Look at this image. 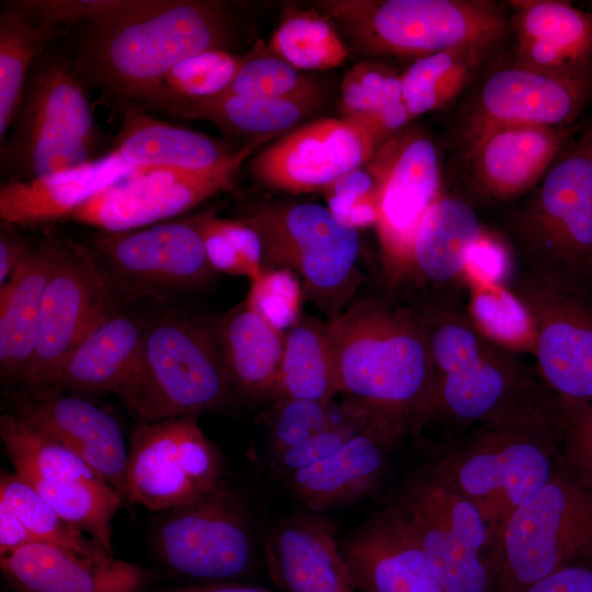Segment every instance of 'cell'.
Segmentation results:
<instances>
[{
    "mask_svg": "<svg viewBox=\"0 0 592 592\" xmlns=\"http://www.w3.org/2000/svg\"><path fill=\"white\" fill-rule=\"evenodd\" d=\"M236 20L214 0H140L118 15L86 23L73 68L115 110L135 104L182 60L226 49Z\"/></svg>",
    "mask_w": 592,
    "mask_h": 592,
    "instance_id": "cell-1",
    "label": "cell"
},
{
    "mask_svg": "<svg viewBox=\"0 0 592 592\" xmlns=\"http://www.w3.org/2000/svg\"><path fill=\"white\" fill-rule=\"evenodd\" d=\"M327 328L342 394L405 433L431 418L433 362L410 306L360 299Z\"/></svg>",
    "mask_w": 592,
    "mask_h": 592,
    "instance_id": "cell-2",
    "label": "cell"
},
{
    "mask_svg": "<svg viewBox=\"0 0 592 592\" xmlns=\"http://www.w3.org/2000/svg\"><path fill=\"white\" fill-rule=\"evenodd\" d=\"M558 398L549 392L475 433L429 469L480 512L491 545L512 513L560 466Z\"/></svg>",
    "mask_w": 592,
    "mask_h": 592,
    "instance_id": "cell-3",
    "label": "cell"
},
{
    "mask_svg": "<svg viewBox=\"0 0 592 592\" xmlns=\"http://www.w3.org/2000/svg\"><path fill=\"white\" fill-rule=\"evenodd\" d=\"M410 307L433 362L431 418L482 424L550 392L513 351L487 337L457 303L417 300Z\"/></svg>",
    "mask_w": 592,
    "mask_h": 592,
    "instance_id": "cell-4",
    "label": "cell"
},
{
    "mask_svg": "<svg viewBox=\"0 0 592 592\" xmlns=\"http://www.w3.org/2000/svg\"><path fill=\"white\" fill-rule=\"evenodd\" d=\"M516 270L592 297V163L562 151L504 224Z\"/></svg>",
    "mask_w": 592,
    "mask_h": 592,
    "instance_id": "cell-5",
    "label": "cell"
},
{
    "mask_svg": "<svg viewBox=\"0 0 592 592\" xmlns=\"http://www.w3.org/2000/svg\"><path fill=\"white\" fill-rule=\"evenodd\" d=\"M236 397L217 322L169 310L149 319L126 407L139 421L197 418Z\"/></svg>",
    "mask_w": 592,
    "mask_h": 592,
    "instance_id": "cell-6",
    "label": "cell"
},
{
    "mask_svg": "<svg viewBox=\"0 0 592 592\" xmlns=\"http://www.w3.org/2000/svg\"><path fill=\"white\" fill-rule=\"evenodd\" d=\"M322 7L366 53L414 56L491 53L505 37L502 4L490 0H335Z\"/></svg>",
    "mask_w": 592,
    "mask_h": 592,
    "instance_id": "cell-7",
    "label": "cell"
},
{
    "mask_svg": "<svg viewBox=\"0 0 592 592\" xmlns=\"http://www.w3.org/2000/svg\"><path fill=\"white\" fill-rule=\"evenodd\" d=\"M592 554V491L560 463L505 522L488 555L490 592H524Z\"/></svg>",
    "mask_w": 592,
    "mask_h": 592,
    "instance_id": "cell-8",
    "label": "cell"
},
{
    "mask_svg": "<svg viewBox=\"0 0 592 592\" xmlns=\"http://www.w3.org/2000/svg\"><path fill=\"white\" fill-rule=\"evenodd\" d=\"M238 218L258 234L263 265L296 273L304 296L329 319L348 307L361 282L356 229L316 203H261Z\"/></svg>",
    "mask_w": 592,
    "mask_h": 592,
    "instance_id": "cell-9",
    "label": "cell"
},
{
    "mask_svg": "<svg viewBox=\"0 0 592 592\" xmlns=\"http://www.w3.org/2000/svg\"><path fill=\"white\" fill-rule=\"evenodd\" d=\"M84 84L72 61L45 59L29 77L12 124L1 146V163L30 180L77 168L100 157L101 135Z\"/></svg>",
    "mask_w": 592,
    "mask_h": 592,
    "instance_id": "cell-10",
    "label": "cell"
},
{
    "mask_svg": "<svg viewBox=\"0 0 592 592\" xmlns=\"http://www.w3.org/2000/svg\"><path fill=\"white\" fill-rule=\"evenodd\" d=\"M121 307H126L123 298L95 251L64 238L43 295L36 345L22 390L55 387L78 345Z\"/></svg>",
    "mask_w": 592,
    "mask_h": 592,
    "instance_id": "cell-11",
    "label": "cell"
},
{
    "mask_svg": "<svg viewBox=\"0 0 592 592\" xmlns=\"http://www.w3.org/2000/svg\"><path fill=\"white\" fill-rule=\"evenodd\" d=\"M152 546L170 570L204 583L236 581L254 565L247 506L225 478L198 500L163 512Z\"/></svg>",
    "mask_w": 592,
    "mask_h": 592,
    "instance_id": "cell-12",
    "label": "cell"
},
{
    "mask_svg": "<svg viewBox=\"0 0 592 592\" xmlns=\"http://www.w3.org/2000/svg\"><path fill=\"white\" fill-rule=\"evenodd\" d=\"M224 460L195 418L139 421L129 441L127 501L153 513L194 502L224 479Z\"/></svg>",
    "mask_w": 592,
    "mask_h": 592,
    "instance_id": "cell-13",
    "label": "cell"
},
{
    "mask_svg": "<svg viewBox=\"0 0 592 592\" xmlns=\"http://www.w3.org/2000/svg\"><path fill=\"white\" fill-rule=\"evenodd\" d=\"M92 240L125 306L200 288L216 274L191 217L127 231H98Z\"/></svg>",
    "mask_w": 592,
    "mask_h": 592,
    "instance_id": "cell-14",
    "label": "cell"
},
{
    "mask_svg": "<svg viewBox=\"0 0 592 592\" xmlns=\"http://www.w3.org/2000/svg\"><path fill=\"white\" fill-rule=\"evenodd\" d=\"M504 286L528 316L544 385L568 401H592V297L515 270Z\"/></svg>",
    "mask_w": 592,
    "mask_h": 592,
    "instance_id": "cell-15",
    "label": "cell"
},
{
    "mask_svg": "<svg viewBox=\"0 0 592 592\" xmlns=\"http://www.w3.org/2000/svg\"><path fill=\"white\" fill-rule=\"evenodd\" d=\"M366 166L378 187L375 228L383 272L397 288L418 225L441 194L439 153L422 130L405 127L379 145Z\"/></svg>",
    "mask_w": 592,
    "mask_h": 592,
    "instance_id": "cell-16",
    "label": "cell"
},
{
    "mask_svg": "<svg viewBox=\"0 0 592 592\" xmlns=\"http://www.w3.org/2000/svg\"><path fill=\"white\" fill-rule=\"evenodd\" d=\"M398 502L447 592H490L491 536L467 498L429 470Z\"/></svg>",
    "mask_w": 592,
    "mask_h": 592,
    "instance_id": "cell-17",
    "label": "cell"
},
{
    "mask_svg": "<svg viewBox=\"0 0 592 592\" xmlns=\"http://www.w3.org/2000/svg\"><path fill=\"white\" fill-rule=\"evenodd\" d=\"M269 140L246 143L234 160L210 171L141 169L94 194L69 219L106 232L168 221L218 193L234 191L242 163Z\"/></svg>",
    "mask_w": 592,
    "mask_h": 592,
    "instance_id": "cell-18",
    "label": "cell"
},
{
    "mask_svg": "<svg viewBox=\"0 0 592 592\" xmlns=\"http://www.w3.org/2000/svg\"><path fill=\"white\" fill-rule=\"evenodd\" d=\"M378 144L362 125L325 118L286 133L249 163L262 185L292 194L325 192L365 164Z\"/></svg>",
    "mask_w": 592,
    "mask_h": 592,
    "instance_id": "cell-19",
    "label": "cell"
},
{
    "mask_svg": "<svg viewBox=\"0 0 592 592\" xmlns=\"http://www.w3.org/2000/svg\"><path fill=\"white\" fill-rule=\"evenodd\" d=\"M357 592H447L396 502L339 539Z\"/></svg>",
    "mask_w": 592,
    "mask_h": 592,
    "instance_id": "cell-20",
    "label": "cell"
},
{
    "mask_svg": "<svg viewBox=\"0 0 592 592\" xmlns=\"http://www.w3.org/2000/svg\"><path fill=\"white\" fill-rule=\"evenodd\" d=\"M592 98V66L547 72L513 66L485 81L466 130L493 124L570 127Z\"/></svg>",
    "mask_w": 592,
    "mask_h": 592,
    "instance_id": "cell-21",
    "label": "cell"
},
{
    "mask_svg": "<svg viewBox=\"0 0 592 592\" xmlns=\"http://www.w3.org/2000/svg\"><path fill=\"white\" fill-rule=\"evenodd\" d=\"M571 127L493 124L466 130L475 187L502 202L530 193L561 153Z\"/></svg>",
    "mask_w": 592,
    "mask_h": 592,
    "instance_id": "cell-22",
    "label": "cell"
},
{
    "mask_svg": "<svg viewBox=\"0 0 592 592\" xmlns=\"http://www.w3.org/2000/svg\"><path fill=\"white\" fill-rule=\"evenodd\" d=\"M13 412L67 446L127 500L128 448L113 415L56 388L21 390L14 396Z\"/></svg>",
    "mask_w": 592,
    "mask_h": 592,
    "instance_id": "cell-23",
    "label": "cell"
},
{
    "mask_svg": "<svg viewBox=\"0 0 592 592\" xmlns=\"http://www.w3.org/2000/svg\"><path fill=\"white\" fill-rule=\"evenodd\" d=\"M267 572L283 592H357L330 521L296 513L278 522L264 546Z\"/></svg>",
    "mask_w": 592,
    "mask_h": 592,
    "instance_id": "cell-24",
    "label": "cell"
},
{
    "mask_svg": "<svg viewBox=\"0 0 592 592\" xmlns=\"http://www.w3.org/2000/svg\"><path fill=\"white\" fill-rule=\"evenodd\" d=\"M483 234L465 201L441 193L418 225L397 288L414 282L441 291L444 300L457 301L458 291L468 286V252Z\"/></svg>",
    "mask_w": 592,
    "mask_h": 592,
    "instance_id": "cell-25",
    "label": "cell"
},
{
    "mask_svg": "<svg viewBox=\"0 0 592 592\" xmlns=\"http://www.w3.org/2000/svg\"><path fill=\"white\" fill-rule=\"evenodd\" d=\"M0 567L19 592H138L147 581L137 563L90 558L43 542L0 556Z\"/></svg>",
    "mask_w": 592,
    "mask_h": 592,
    "instance_id": "cell-26",
    "label": "cell"
},
{
    "mask_svg": "<svg viewBox=\"0 0 592 592\" xmlns=\"http://www.w3.org/2000/svg\"><path fill=\"white\" fill-rule=\"evenodd\" d=\"M403 434L388 423L375 422L328 458L286 476L288 485L316 512L353 503L377 487L388 452Z\"/></svg>",
    "mask_w": 592,
    "mask_h": 592,
    "instance_id": "cell-27",
    "label": "cell"
},
{
    "mask_svg": "<svg viewBox=\"0 0 592 592\" xmlns=\"http://www.w3.org/2000/svg\"><path fill=\"white\" fill-rule=\"evenodd\" d=\"M141 170L110 151L87 164L0 186V219L19 228H38L70 218L101 190Z\"/></svg>",
    "mask_w": 592,
    "mask_h": 592,
    "instance_id": "cell-28",
    "label": "cell"
},
{
    "mask_svg": "<svg viewBox=\"0 0 592 592\" xmlns=\"http://www.w3.org/2000/svg\"><path fill=\"white\" fill-rule=\"evenodd\" d=\"M515 66L568 72L592 66V12L562 0H514Z\"/></svg>",
    "mask_w": 592,
    "mask_h": 592,
    "instance_id": "cell-29",
    "label": "cell"
},
{
    "mask_svg": "<svg viewBox=\"0 0 592 592\" xmlns=\"http://www.w3.org/2000/svg\"><path fill=\"white\" fill-rule=\"evenodd\" d=\"M149 319L121 307L78 345L55 387L67 392H111L126 405L134 389Z\"/></svg>",
    "mask_w": 592,
    "mask_h": 592,
    "instance_id": "cell-30",
    "label": "cell"
},
{
    "mask_svg": "<svg viewBox=\"0 0 592 592\" xmlns=\"http://www.w3.org/2000/svg\"><path fill=\"white\" fill-rule=\"evenodd\" d=\"M62 237L47 234L0 285V374L20 384L32 361L43 295Z\"/></svg>",
    "mask_w": 592,
    "mask_h": 592,
    "instance_id": "cell-31",
    "label": "cell"
},
{
    "mask_svg": "<svg viewBox=\"0 0 592 592\" xmlns=\"http://www.w3.org/2000/svg\"><path fill=\"white\" fill-rule=\"evenodd\" d=\"M117 112L122 115V125L111 151L140 169L205 172L227 164L241 149H232L223 140L156 119L132 104Z\"/></svg>",
    "mask_w": 592,
    "mask_h": 592,
    "instance_id": "cell-32",
    "label": "cell"
},
{
    "mask_svg": "<svg viewBox=\"0 0 592 592\" xmlns=\"http://www.w3.org/2000/svg\"><path fill=\"white\" fill-rule=\"evenodd\" d=\"M217 333L235 395L269 400L282 361L285 333L269 325L244 299L217 321Z\"/></svg>",
    "mask_w": 592,
    "mask_h": 592,
    "instance_id": "cell-33",
    "label": "cell"
},
{
    "mask_svg": "<svg viewBox=\"0 0 592 592\" xmlns=\"http://www.w3.org/2000/svg\"><path fill=\"white\" fill-rule=\"evenodd\" d=\"M319 105V101L221 93L198 102L170 103L161 112L181 118L208 121L224 133L250 143L285 135Z\"/></svg>",
    "mask_w": 592,
    "mask_h": 592,
    "instance_id": "cell-34",
    "label": "cell"
},
{
    "mask_svg": "<svg viewBox=\"0 0 592 592\" xmlns=\"http://www.w3.org/2000/svg\"><path fill=\"white\" fill-rule=\"evenodd\" d=\"M339 392L338 365L327 322L301 316L285 332L282 361L269 400L331 402Z\"/></svg>",
    "mask_w": 592,
    "mask_h": 592,
    "instance_id": "cell-35",
    "label": "cell"
},
{
    "mask_svg": "<svg viewBox=\"0 0 592 592\" xmlns=\"http://www.w3.org/2000/svg\"><path fill=\"white\" fill-rule=\"evenodd\" d=\"M340 111L344 118L366 128L378 146L411 121L400 75L372 60L361 61L346 71L340 89Z\"/></svg>",
    "mask_w": 592,
    "mask_h": 592,
    "instance_id": "cell-36",
    "label": "cell"
},
{
    "mask_svg": "<svg viewBox=\"0 0 592 592\" xmlns=\"http://www.w3.org/2000/svg\"><path fill=\"white\" fill-rule=\"evenodd\" d=\"M62 31L2 4L0 13V143L7 141L16 116L29 70L45 46Z\"/></svg>",
    "mask_w": 592,
    "mask_h": 592,
    "instance_id": "cell-37",
    "label": "cell"
},
{
    "mask_svg": "<svg viewBox=\"0 0 592 592\" xmlns=\"http://www.w3.org/2000/svg\"><path fill=\"white\" fill-rule=\"evenodd\" d=\"M0 439L20 477L105 481L67 446L15 412L1 415Z\"/></svg>",
    "mask_w": 592,
    "mask_h": 592,
    "instance_id": "cell-38",
    "label": "cell"
},
{
    "mask_svg": "<svg viewBox=\"0 0 592 592\" xmlns=\"http://www.w3.org/2000/svg\"><path fill=\"white\" fill-rule=\"evenodd\" d=\"M489 54L453 49L414 59L400 75L402 98L411 119L451 103Z\"/></svg>",
    "mask_w": 592,
    "mask_h": 592,
    "instance_id": "cell-39",
    "label": "cell"
},
{
    "mask_svg": "<svg viewBox=\"0 0 592 592\" xmlns=\"http://www.w3.org/2000/svg\"><path fill=\"white\" fill-rule=\"evenodd\" d=\"M23 479L59 516L113 555L112 522L125 500L112 486L105 481Z\"/></svg>",
    "mask_w": 592,
    "mask_h": 592,
    "instance_id": "cell-40",
    "label": "cell"
},
{
    "mask_svg": "<svg viewBox=\"0 0 592 592\" xmlns=\"http://www.w3.org/2000/svg\"><path fill=\"white\" fill-rule=\"evenodd\" d=\"M244 56L209 49L175 65L162 81L135 105L161 111L174 102H198L224 93L238 73Z\"/></svg>",
    "mask_w": 592,
    "mask_h": 592,
    "instance_id": "cell-41",
    "label": "cell"
},
{
    "mask_svg": "<svg viewBox=\"0 0 592 592\" xmlns=\"http://www.w3.org/2000/svg\"><path fill=\"white\" fill-rule=\"evenodd\" d=\"M267 49L298 70L332 69L349 57L333 24L312 12L293 13L283 20Z\"/></svg>",
    "mask_w": 592,
    "mask_h": 592,
    "instance_id": "cell-42",
    "label": "cell"
},
{
    "mask_svg": "<svg viewBox=\"0 0 592 592\" xmlns=\"http://www.w3.org/2000/svg\"><path fill=\"white\" fill-rule=\"evenodd\" d=\"M0 500L4 501L18 514L25 526L41 542L95 559L113 556L59 516L38 492L16 473L1 474Z\"/></svg>",
    "mask_w": 592,
    "mask_h": 592,
    "instance_id": "cell-43",
    "label": "cell"
},
{
    "mask_svg": "<svg viewBox=\"0 0 592 592\" xmlns=\"http://www.w3.org/2000/svg\"><path fill=\"white\" fill-rule=\"evenodd\" d=\"M210 266L216 273L253 280L263 269V250L258 234L239 218L202 212L191 216Z\"/></svg>",
    "mask_w": 592,
    "mask_h": 592,
    "instance_id": "cell-44",
    "label": "cell"
},
{
    "mask_svg": "<svg viewBox=\"0 0 592 592\" xmlns=\"http://www.w3.org/2000/svg\"><path fill=\"white\" fill-rule=\"evenodd\" d=\"M470 288V317L491 340L510 351H533L532 327L520 301L504 284L467 273Z\"/></svg>",
    "mask_w": 592,
    "mask_h": 592,
    "instance_id": "cell-45",
    "label": "cell"
},
{
    "mask_svg": "<svg viewBox=\"0 0 592 592\" xmlns=\"http://www.w3.org/2000/svg\"><path fill=\"white\" fill-rule=\"evenodd\" d=\"M224 93L321 102V91L310 78L267 53L244 56L242 66Z\"/></svg>",
    "mask_w": 592,
    "mask_h": 592,
    "instance_id": "cell-46",
    "label": "cell"
},
{
    "mask_svg": "<svg viewBox=\"0 0 592 592\" xmlns=\"http://www.w3.org/2000/svg\"><path fill=\"white\" fill-rule=\"evenodd\" d=\"M345 402L334 405L307 399L273 400L270 413V446L274 458L320 433L346 415Z\"/></svg>",
    "mask_w": 592,
    "mask_h": 592,
    "instance_id": "cell-47",
    "label": "cell"
},
{
    "mask_svg": "<svg viewBox=\"0 0 592 592\" xmlns=\"http://www.w3.org/2000/svg\"><path fill=\"white\" fill-rule=\"evenodd\" d=\"M303 284L289 269L263 266L244 300L269 325L285 333L301 318Z\"/></svg>",
    "mask_w": 592,
    "mask_h": 592,
    "instance_id": "cell-48",
    "label": "cell"
},
{
    "mask_svg": "<svg viewBox=\"0 0 592 592\" xmlns=\"http://www.w3.org/2000/svg\"><path fill=\"white\" fill-rule=\"evenodd\" d=\"M346 402L348 412L342 421L330 425L275 457L277 469L288 476L312 466L338 452L348 441L371 424L380 421L361 403L350 398Z\"/></svg>",
    "mask_w": 592,
    "mask_h": 592,
    "instance_id": "cell-49",
    "label": "cell"
},
{
    "mask_svg": "<svg viewBox=\"0 0 592 592\" xmlns=\"http://www.w3.org/2000/svg\"><path fill=\"white\" fill-rule=\"evenodd\" d=\"M323 195L326 207L344 225L356 230L376 225L378 187L366 163L334 182Z\"/></svg>",
    "mask_w": 592,
    "mask_h": 592,
    "instance_id": "cell-50",
    "label": "cell"
},
{
    "mask_svg": "<svg viewBox=\"0 0 592 592\" xmlns=\"http://www.w3.org/2000/svg\"><path fill=\"white\" fill-rule=\"evenodd\" d=\"M558 402L561 464L592 491V401Z\"/></svg>",
    "mask_w": 592,
    "mask_h": 592,
    "instance_id": "cell-51",
    "label": "cell"
},
{
    "mask_svg": "<svg viewBox=\"0 0 592 592\" xmlns=\"http://www.w3.org/2000/svg\"><path fill=\"white\" fill-rule=\"evenodd\" d=\"M8 4L25 12L34 20L52 26L94 22L125 13L140 0H15Z\"/></svg>",
    "mask_w": 592,
    "mask_h": 592,
    "instance_id": "cell-52",
    "label": "cell"
},
{
    "mask_svg": "<svg viewBox=\"0 0 592 592\" xmlns=\"http://www.w3.org/2000/svg\"><path fill=\"white\" fill-rule=\"evenodd\" d=\"M509 255L503 243L485 231L468 252L467 273L488 282L503 284V281L508 280Z\"/></svg>",
    "mask_w": 592,
    "mask_h": 592,
    "instance_id": "cell-53",
    "label": "cell"
},
{
    "mask_svg": "<svg viewBox=\"0 0 592 592\" xmlns=\"http://www.w3.org/2000/svg\"><path fill=\"white\" fill-rule=\"evenodd\" d=\"M524 592H592V554L560 568Z\"/></svg>",
    "mask_w": 592,
    "mask_h": 592,
    "instance_id": "cell-54",
    "label": "cell"
},
{
    "mask_svg": "<svg viewBox=\"0 0 592 592\" xmlns=\"http://www.w3.org/2000/svg\"><path fill=\"white\" fill-rule=\"evenodd\" d=\"M21 228L1 221L0 225V285L31 252L33 244L21 234Z\"/></svg>",
    "mask_w": 592,
    "mask_h": 592,
    "instance_id": "cell-55",
    "label": "cell"
},
{
    "mask_svg": "<svg viewBox=\"0 0 592 592\" xmlns=\"http://www.w3.org/2000/svg\"><path fill=\"white\" fill-rule=\"evenodd\" d=\"M39 542L18 514L4 501L0 500V556Z\"/></svg>",
    "mask_w": 592,
    "mask_h": 592,
    "instance_id": "cell-56",
    "label": "cell"
},
{
    "mask_svg": "<svg viewBox=\"0 0 592 592\" xmlns=\"http://www.w3.org/2000/svg\"><path fill=\"white\" fill-rule=\"evenodd\" d=\"M161 592H272L264 587L238 581L213 582L166 589Z\"/></svg>",
    "mask_w": 592,
    "mask_h": 592,
    "instance_id": "cell-57",
    "label": "cell"
},
{
    "mask_svg": "<svg viewBox=\"0 0 592 592\" xmlns=\"http://www.w3.org/2000/svg\"><path fill=\"white\" fill-rule=\"evenodd\" d=\"M578 145L584 151L592 163V121L587 126L584 133L578 141Z\"/></svg>",
    "mask_w": 592,
    "mask_h": 592,
    "instance_id": "cell-58",
    "label": "cell"
}]
</instances>
